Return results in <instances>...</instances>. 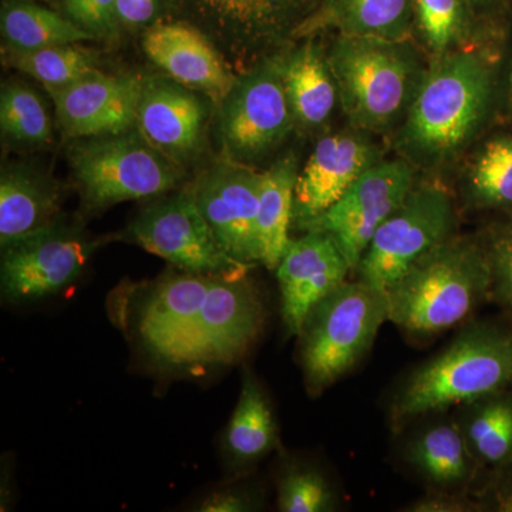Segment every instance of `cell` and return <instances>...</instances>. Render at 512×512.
I'll list each match as a JSON object with an SVG mask.
<instances>
[{"mask_svg": "<svg viewBox=\"0 0 512 512\" xmlns=\"http://www.w3.org/2000/svg\"><path fill=\"white\" fill-rule=\"evenodd\" d=\"M505 106L512 116V56L510 67H508L507 80H505L504 86Z\"/></svg>", "mask_w": 512, "mask_h": 512, "instance_id": "cell-41", "label": "cell"}, {"mask_svg": "<svg viewBox=\"0 0 512 512\" xmlns=\"http://www.w3.org/2000/svg\"><path fill=\"white\" fill-rule=\"evenodd\" d=\"M218 128L225 154L251 165L282 146L296 130L279 53L259 60L220 104Z\"/></svg>", "mask_w": 512, "mask_h": 512, "instance_id": "cell-8", "label": "cell"}, {"mask_svg": "<svg viewBox=\"0 0 512 512\" xmlns=\"http://www.w3.org/2000/svg\"><path fill=\"white\" fill-rule=\"evenodd\" d=\"M498 511L512 512V480L498 494Z\"/></svg>", "mask_w": 512, "mask_h": 512, "instance_id": "cell-40", "label": "cell"}, {"mask_svg": "<svg viewBox=\"0 0 512 512\" xmlns=\"http://www.w3.org/2000/svg\"><path fill=\"white\" fill-rule=\"evenodd\" d=\"M419 177L416 168L404 158L384 157L328 211L301 229L329 234L355 271L377 229L402 205Z\"/></svg>", "mask_w": 512, "mask_h": 512, "instance_id": "cell-13", "label": "cell"}, {"mask_svg": "<svg viewBox=\"0 0 512 512\" xmlns=\"http://www.w3.org/2000/svg\"><path fill=\"white\" fill-rule=\"evenodd\" d=\"M254 495L239 488H229L205 498L198 507L201 512H245L258 508Z\"/></svg>", "mask_w": 512, "mask_h": 512, "instance_id": "cell-37", "label": "cell"}, {"mask_svg": "<svg viewBox=\"0 0 512 512\" xmlns=\"http://www.w3.org/2000/svg\"><path fill=\"white\" fill-rule=\"evenodd\" d=\"M128 241L190 274L241 278L254 266L221 247L190 188L163 195L138 212L124 232Z\"/></svg>", "mask_w": 512, "mask_h": 512, "instance_id": "cell-10", "label": "cell"}, {"mask_svg": "<svg viewBox=\"0 0 512 512\" xmlns=\"http://www.w3.org/2000/svg\"><path fill=\"white\" fill-rule=\"evenodd\" d=\"M262 173L251 165L225 158L190 188L198 208L225 252L242 264L261 262L258 237Z\"/></svg>", "mask_w": 512, "mask_h": 512, "instance_id": "cell-14", "label": "cell"}, {"mask_svg": "<svg viewBox=\"0 0 512 512\" xmlns=\"http://www.w3.org/2000/svg\"><path fill=\"white\" fill-rule=\"evenodd\" d=\"M490 266V301L512 313V212L477 232Z\"/></svg>", "mask_w": 512, "mask_h": 512, "instance_id": "cell-33", "label": "cell"}, {"mask_svg": "<svg viewBox=\"0 0 512 512\" xmlns=\"http://www.w3.org/2000/svg\"><path fill=\"white\" fill-rule=\"evenodd\" d=\"M161 0H117L116 15L120 29H140L150 25L160 10Z\"/></svg>", "mask_w": 512, "mask_h": 512, "instance_id": "cell-36", "label": "cell"}, {"mask_svg": "<svg viewBox=\"0 0 512 512\" xmlns=\"http://www.w3.org/2000/svg\"><path fill=\"white\" fill-rule=\"evenodd\" d=\"M53 5L66 18L89 32L94 40H111L119 36L117 0H53Z\"/></svg>", "mask_w": 512, "mask_h": 512, "instance_id": "cell-35", "label": "cell"}, {"mask_svg": "<svg viewBox=\"0 0 512 512\" xmlns=\"http://www.w3.org/2000/svg\"><path fill=\"white\" fill-rule=\"evenodd\" d=\"M406 460L434 491L443 493L468 487L480 468L456 420L421 430L407 444Z\"/></svg>", "mask_w": 512, "mask_h": 512, "instance_id": "cell-26", "label": "cell"}, {"mask_svg": "<svg viewBox=\"0 0 512 512\" xmlns=\"http://www.w3.org/2000/svg\"><path fill=\"white\" fill-rule=\"evenodd\" d=\"M413 25V0H320L296 33L295 42L325 33L413 39Z\"/></svg>", "mask_w": 512, "mask_h": 512, "instance_id": "cell-22", "label": "cell"}, {"mask_svg": "<svg viewBox=\"0 0 512 512\" xmlns=\"http://www.w3.org/2000/svg\"><path fill=\"white\" fill-rule=\"evenodd\" d=\"M460 205L441 178L420 175L399 208L377 229L356 279L386 292L434 248L458 234Z\"/></svg>", "mask_w": 512, "mask_h": 512, "instance_id": "cell-7", "label": "cell"}, {"mask_svg": "<svg viewBox=\"0 0 512 512\" xmlns=\"http://www.w3.org/2000/svg\"><path fill=\"white\" fill-rule=\"evenodd\" d=\"M264 325V303L248 275L215 276L200 315L170 366L234 365L254 348Z\"/></svg>", "mask_w": 512, "mask_h": 512, "instance_id": "cell-12", "label": "cell"}, {"mask_svg": "<svg viewBox=\"0 0 512 512\" xmlns=\"http://www.w3.org/2000/svg\"><path fill=\"white\" fill-rule=\"evenodd\" d=\"M278 423L264 387L252 373H245L237 407L225 431L224 447L229 460L248 467L279 446Z\"/></svg>", "mask_w": 512, "mask_h": 512, "instance_id": "cell-28", "label": "cell"}, {"mask_svg": "<svg viewBox=\"0 0 512 512\" xmlns=\"http://www.w3.org/2000/svg\"><path fill=\"white\" fill-rule=\"evenodd\" d=\"M389 322L387 293L366 282L346 281L309 312L299 332L306 389L325 392L369 353Z\"/></svg>", "mask_w": 512, "mask_h": 512, "instance_id": "cell-5", "label": "cell"}, {"mask_svg": "<svg viewBox=\"0 0 512 512\" xmlns=\"http://www.w3.org/2000/svg\"><path fill=\"white\" fill-rule=\"evenodd\" d=\"M480 18L501 20L507 0H468Z\"/></svg>", "mask_w": 512, "mask_h": 512, "instance_id": "cell-39", "label": "cell"}, {"mask_svg": "<svg viewBox=\"0 0 512 512\" xmlns=\"http://www.w3.org/2000/svg\"><path fill=\"white\" fill-rule=\"evenodd\" d=\"M376 136L350 126L319 138L299 170L293 224L299 229L329 210L346 191L386 157Z\"/></svg>", "mask_w": 512, "mask_h": 512, "instance_id": "cell-15", "label": "cell"}, {"mask_svg": "<svg viewBox=\"0 0 512 512\" xmlns=\"http://www.w3.org/2000/svg\"><path fill=\"white\" fill-rule=\"evenodd\" d=\"M279 57L296 128L316 133L328 127L340 100L325 47L309 37L285 47Z\"/></svg>", "mask_w": 512, "mask_h": 512, "instance_id": "cell-21", "label": "cell"}, {"mask_svg": "<svg viewBox=\"0 0 512 512\" xmlns=\"http://www.w3.org/2000/svg\"><path fill=\"white\" fill-rule=\"evenodd\" d=\"M99 242L62 218L2 247L0 286L3 301H42L82 276Z\"/></svg>", "mask_w": 512, "mask_h": 512, "instance_id": "cell-11", "label": "cell"}, {"mask_svg": "<svg viewBox=\"0 0 512 512\" xmlns=\"http://www.w3.org/2000/svg\"><path fill=\"white\" fill-rule=\"evenodd\" d=\"M456 421L478 466L497 471L512 468L511 389L463 404Z\"/></svg>", "mask_w": 512, "mask_h": 512, "instance_id": "cell-29", "label": "cell"}, {"mask_svg": "<svg viewBox=\"0 0 512 512\" xmlns=\"http://www.w3.org/2000/svg\"><path fill=\"white\" fill-rule=\"evenodd\" d=\"M2 59L12 69L42 83L45 89L69 86L89 74L99 72L97 56L80 43L35 50L2 47Z\"/></svg>", "mask_w": 512, "mask_h": 512, "instance_id": "cell-31", "label": "cell"}, {"mask_svg": "<svg viewBox=\"0 0 512 512\" xmlns=\"http://www.w3.org/2000/svg\"><path fill=\"white\" fill-rule=\"evenodd\" d=\"M143 79L99 70L69 86L46 89L55 104L57 126L73 140L134 130Z\"/></svg>", "mask_w": 512, "mask_h": 512, "instance_id": "cell-16", "label": "cell"}, {"mask_svg": "<svg viewBox=\"0 0 512 512\" xmlns=\"http://www.w3.org/2000/svg\"><path fill=\"white\" fill-rule=\"evenodd\" d=\"M474 504H471L463 495L454 493H443V491H434L433 494L426 495L421 500L416 501L409 508V511L416 512H466L473 511Z\"/></svg>", "mask_w": 512, "mask_h": 512, "instance_id": "cell-38", "label": "cell"}, {"mask_svg": "<svg viewBox=\"0 0 512 512\" xmlns=\"http://www.w3.org/2000/svg\"><path fill=\"white\" fill-rule=\"evenodd\" d=\"M70 167L84 210L94 214L120 202L163 197L185 177L183 165L151 146L137 128L77 140Z\"/></svg>", "mask_w": 512, "mask_h": 512, "instance_id": "cell-6", "label": "cell"}, {"mask_svg": "<svg viewBox=\"0 0 512 512\" xmlns=\"http://www.w3.org/2000/svg\"><path fill=\"white\" fill-rule=\"evenodd\" d=\"M59 185L26 164L5 165L0 175V245L10 244L59 220Z\"/></svg>", "mask_w": 512, "mask_h": 512, "instance_id": "cell-24", "label": "cell"}, {"mask_svg": "<svg viewBox=\"0 0 512 512\" xmlns=\"http://www.w3.org/2000/svg\"><path fill=\"white\" fill-rule=\"evenodd\" d=\"M348 259L329 234L305 231L291 239L276 266L282 319L289 335L298 336L309 312L329 293L348 281Z\"/></svg>", "mask_w": 512, "mask_h": 512, "instance_id": "cell-17", "label": "cell"}, {"mask_svg": "<svg viewBox=\"0 0 512 512\" xmlns=\"http://www.w3.org/2000/svg\"><path fill=\"white\" fill-rule=\"evenodd\" d=\"M168 76L143 79L137 130L151 146L183 165L201 153L208 111L200 97Z\"/></svg>", "mask_w": 512, "mask_h": 512, "instance_id": "cell-19", "label": "cell"}, {"mask_svg": "<svg viewBox=\"0 0 512 512\" xmlns=\"http://www.w3.org/2000/svg\"><path fill=\"white\" fill-rule=\"evenodd\" d=\"M326 55L348 124L376 137H392L429 69L416 40L333 35Z\"/></svg>", "mask_w": 512, "mask_h": 512, "instance_id": "cell-2", "label": "cell"}, {"mask_svg": "<svg viewBox=\"0 0 512 512\" xmlns=\"http://www.w3.org/2000/svg\"><path fill=\"white\" fill-rule=\"evenodd\" d=\"M0 127L3 136L25 147L49 146L53 124L45 101L26 84L3 83L0 92Z\"/></svg>", "mask_w": 512, "mask_h": 512, "instance_id": "cell-32", "label": "cell"}, {"mask_svg": "<svg viewBox=\"0 0 512 512\" xmlns=\"http://www.w3.org/2000/svg\"><path fill=\"white\" fill-rule=\"evenodd\" d=\"M338 507L332 485L319 471L293 466L278 483V508L282 512H329Z\"/></svg>", "mask_w": 512, "mask_h": 512, "instance_id": "cell-34", "label": "cell"}, {"mask_svg": "<svg viewBox=\"0 0 512 512\" xmlns=\"http://www.w3.org/2000/svg\"><path fill=\"white\" fill-rule=\"evenodd\" d=\"M301 167L295 153L279 157L271 167L262 171L259 190L258 237L261 245V264L276 269L291 238L293 198Z\"/></svg>", "mask_w": 512, "mask_h": 512, "instance_id": "cell-27", "label": "cell"}, {"mask_svg": "<svg viewBox=\"0 0 512 512\" xmlns=\"http://www.w3.org/2000/svg\"><path fill=\"white\" fill-rule=\"evenodd\" d=\"M0 32L3 47L35 50L47 46L72 45L94 40L59 10L35 0H2Z\"/></svg>", "mask_w": 512, "mask_h": 512, "instance_id": "cell-30", "label": "cell"}, {"mask_svg": "<svg viewBox=\"0 0 512 512\" xmlns=\"http://www.w3.org/2000/svg\"><path fill=\"white\" fill-rule=\"evenodd\" d=\"M491 275L477 234L457 235L434 248L387 291L389 322L416 338L470 322L490 301Z\"/></svg>", "mask_w": 512, "mask_h": 512, "instance_id": "cell-4", "label": "cell"}, {"mask_svg": "<svg viewBox=\"0 0 512 512\" xmlns=\"http://www.w3.org/2000/svg\"><path fill=\"white\" fill-rule=\"evenodd\" d=\"M457 171L460 208L512 212V131L487 134Z\"/></svg>", "mask_w": 512, "mask_h": 512, "instance_id": "cell-25", "label": "cell"}, {"mask_svg": "<svg viewBox=\"0 0 512 512\" xmlns=\"http://www.w3.org/2000/svg\"><path fill=\"white\" fill-rule=\"evenodd\" d=\"M413 39L427 59L503 42L501 20L480 18L468 0H413Z\"/></svg>", "mask_w": 512, "mask_h": 512, "instance_id": "cell-23", "label": "cell"}, {"mask_svg": "<svg viewBox=\"0 0 512 512\" xmlns=\"http://www.w3.org/2000/svg\"><path fill=\"white\" fill-rule=\"evenodd\" d=\"M144 53L165 76L220 106L238 76L210 36L188 20L157 22L143 35Z\"/></svg>", "mask_w": 512, "mask_h": 512, "instance_id": "cell-18", "label": "cell"}, {"mask_svg": "<svg viewBox=\"0 0 512 512\" xmlns=\"http://www.w3.org/2000/svg\"><path fill=\"white\" fill-rule=\"evenodd\" d=\"M511 387V326L488 320L468 323L446 349L400 384L390 404V423L397 431L420 417Z\"/></svg>", "mask_w": 512, "mask_h": 512, "instance_id": "cell-3", "label": "cell"}, {"mask_svg": "<svg viewBox=\"0 0 512 512\" xmlns=\"http://www.w3.org/2000/svg\"><path fill=\"white\" fill-rule=\"evenodd\" d=\"M501 43L429 60L406 119L390 137L396 156L420 175L443 180L487 136L504 94Z\"/></svg>", "mask_w": 512, "mask_h": 512, "instance_id": "cell-1", "label": "cell"}, {"mask_svg": "<svg viewBox=\"0 0 512 512\" xmlns=\"http://www.w3.org/2000/svg\"><path fill=\"white\" fill-rule=\"evenodd\" d=\"M188 22L251 66L295 43L320 0H170Z\"/></svg>", "mask_w": 512, "mask_h": 512, "instance_id": "cell-9", "label": "cell"}, {"mask_svg": "<svg viewBox=\"0 0 512 512\" xmlns=\"http://www.w3.org/2000/svg\"><path fill=\"white\" fill-rule=\"evenodd\" d=\"M215 276L175 274L161 279L137 313L138 338L158 362L170 366L192 323L200 315Z\"/></svg>", "mask_w": 512, "mask_h": 512, "instance_id": "cell-20", "label": "cell"}]
</instances>
